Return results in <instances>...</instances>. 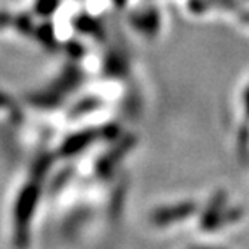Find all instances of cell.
I'll return each instance as SVG.
<instances>
[{
	"label": "cell",
	"instance_id": "6da1fadb",
	"mask_svg": "<svg viewBox=\"0 0 249 249\" xmlns=\"http://www.w3.org/2000/svg\"><path fill=\"white\" fill-rule=\"evenodd\" d=\"M37 201V189L34 186H28L23 189L21 196L18 199L17 206V236H18V245H23L26 240V228L28 223L31 220L34 206Z\"/></svg>",
	"mask_w": 249,
	"mask_h": 249
},
{
	"label": "cell",
	"instance_id": "7a4b0ae2",
	"mask_svg": "<svg viewBox=\"0 0 249 249\" xmlns=\"http://www.w3.org/2000/svg\"><path fill=\"white\" fill-rule=\"evenodd\" d=\"M196 211V206L191 202H185V204H177L173 207H165V209H159L152 213V223L156 225H170V223L185 220L186 217H189L191 213Z\"/></svg>",
	"mask_w": 249,
	"mask_h": 249
},
{
	"label": "cell",
	"instance_id": "3957f363",
	"mask_svg": "<svg viewBox=\"0 0 249 249\" xmlns=\"http://www.w3.org/2000/svg\"><path fill=\"white\" fill-rule=\"evenodd\" d=\"M225 202H227V194L225 193H218L215 197L212 199L209 207L206 209L201 220V227L204 230H217L222 227V217L225 213Z\"/></svg>",
	"mask_w": 249,
	"mask_h": 249
},
{
	"label": "cell",
	"instance_id": "277c9868",
	"mask_svg": "<svg viewBox=\"0 0 249 249\" xmlns=\"http://www.w3.org/2000/svg\"><path fill=\"white\" fill-rule=\"evenodd\" d=\"M92 139H94V133H91V131L79 133V134H76V136L70 138L68 141L65 142L62 152L65 154V156H71V154L81 151L83 147H86Z\"/></svg>",
	"mask_w": 249,
	"mask_h": 249
},
{
	"label": "cell",
	"instance_id": "5b68a950",
	"mask_svg": "<svg viewBox=\"0 0 249 249\" xmlns=\"http://www.w3.org/2000/svg\"><path fill=\"white\" fill-rule=\"evenodd\" d=\"M133 146V139H126L120 147H117V149H113V151L110 152L112 156H107V157H104V160L99 163V170L101 172H104V173H107L110 168L115 165V162L117 160H120V159L123 157V154L122 152H124V151H128L129 147Z\"/></svg>",
	"mask_w": 249,
	"mask_h": 249
},
{
	"label": "cell",
	"instance_id": "8992f818",
	"mask_svg": "<svg viewBox=\"0 0 249 249\" xmlns=\"http://www.w3.org/2000/svg\"><path fill=\"white\" fill-rule=\"evenodd\" d=\"M238 139H240V142H238V152H240L241 159H248V156H249V128L243 126Z\"/></svg>",
	"mask_w": 249,
	"mask_h": 249
},
{
	"label": "cell",
	"instance_id": "52a82bcc",
	"mask_svg": "<svg viewBox=\"0 0 249 249\" xmlns=\"http://www.w3.org/2000/svg\"><path fill=\"white\" fill-rule=\"evenodd\" d=\"M246 110H248V113H249V91L246 92Z\"/></svg>",
	"mask_w": 249,
	"mask_h": 249
},
{
	"label": "cell",
	"instance_id": "ba28073f",
	"mask_svg": "<svg viewBox=\"0 0 249 249\" xmlns=\"http://www.w3.org/2000/svg\"><path fill=\"white\" fill-rule=\"evenodd\" d=\"M201 249H207V248H201Z\"/></svg>",
	"mask_w": 249,
	"mask_h": 249
}]
</instances>
